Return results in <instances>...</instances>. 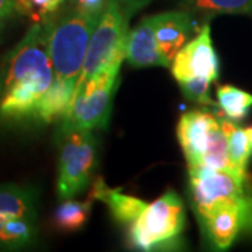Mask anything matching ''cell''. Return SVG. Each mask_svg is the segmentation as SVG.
Segmentation results:
<instances>
[{"label": "cell", "instance_id": "1", "mask_svg": "<svg viewBox=\"0 0 252 252\" xmlns=\"http://www.w3.org/2000/svg\"><path fill=\"white\" fill-rule=\"evenodd\" d=\"M54 79L45 31L35 23L0 63V119L17 122L34 117L38 101Z\"/></svg>", "mask_w": 252, "mask_h": 252}, {"label": "cell", "instance_id": "2", "mask_svg": "<svg viewBox=\"0 0 252 252\" xmlns=\"http://www.w3.org/2000/svg\"><path fill=\"white\" fill-rule=\"evenodd\" d=\"M150 0H108L91 34L87 54L76 81L74 93L84 89L93 79L105 72L112 63L125 59L129 21Z\"/></svg>", "mask_w": 252, "mask_h": 252}, {"label": "cell", "instance_id": "3", "mask_svg": "<svg viewBox=\"0 0 252 252\" xmlns=\"http://www.w3.org/2000/svg\"><path fill=\"white\" fill-rule=\"evenodd\" d=\"M99 16L74 6L59 10L42 24L55 77L76 84Z\"/></svg>", "mask_w": 252, "mask_h": 252}, {"label": "cell", "instance_id": "4", "mask_svg": "<svg viewBox=\"0 0 252 252\" xmlns=\"http://www.w3.org/2000/svg\"><path fill=\"white\" fill-rule=\"evenodd\" d=\"M189 189L195 213L217 202H230L243 213L244 234L252 235V178L248 172L192 167Z\"/></svg>", "mask_w": 252, "mask_h": 252}, {"label": "cell", "instance_id": "5", "mask_svg": "<svg viewBox=\"0 0 252 252\" xmlns=\"http://www.w3.org/2000/svg\"><path fill=\"white\" fill-rule=\"evenodd\" d=\"M184 228V202L174 190H167L153 203H147L139 219L129 225V243L140 251L168 250L178 245Z\"/></svg>", "mask_w": 252, "mask_h": 252}, {"label": "cell", "instance_id": "6", "mask_svg": "<svg viewBox=\"0 0 252 252\" xmlns=\"http://www.w3.org/2000/svg\"><path fill=\"white\" fill-rule=\"evenodd\" d=\"M98 140L93 130L59 129L58 195L72 199L90 185L97 167Z\"/></svg>", "mask_w": 252, "mask_h": 252}, {"label": "cell", "instance_id": "7", "mask_svg": "<svg viewBox=\"0 0 252 252\" xmlns=\"http://www.w3.org/2000/svg\"><path fill=\"white\" fill-rule=\"evenodd\" d=\"M121 64L122 62L112 63L84 89L73 94L72 104L61 121V129H108L112 101L121 83Z\"/></svg>", "mask_w": 252, "mask_h": 252}, {"label": "cell", "instance_id": "8", "mask_svg": "<svg viewBox=\"0 0 252 252\" xmlns=\"http://www.w3.org/2000/svg\"><path fill=\"white\" fill-rule=\"evenodd\" d=\"M171 73L177 83L190 79H206L215 83L220 74V62L210 38V26L200 27L198 35L187 42L171 62Z\"/></svg>", "mask_w": 252, "mask_h": 252}, {"label": "cell", "instance_id": "9", "mask_svg": "<svg viewBox=\"0 0 252 252\" xmlns=\"http://www.w3.org/2000/svg\"><path fill=\"white\" fill-rule=\"evenodd\" d=\"M195 215L203 235L217 251L228 250L238 234H244L243 213L230 202H217Z\"/></svg>", "mask_w": 252, "mask_h": 252}, {"label": "cell", "instance_id": "10", "mask_svg": "<svg viewBox=\"0 0 252 252\" xmlns=\"http://www.w3.org/2000/svg\"><path fill=\"white\" fill-rule=\"evenodd\" d=\"M217 122L219 118L206 111H190L180 118L177 135L189 168L202 164L209 133Z\"/></svg>", "mask_w": 252, "mask_h": 252}, {"label": "cell", "instance_id": "11", "mask_svg": "<svg viewBox=\"0 0 252 252\" xmlns=\"http://www.w3.org/2000/svg\"><path fill=\"white\" fill-rule=\"evenodd\" d=\"M125 59L136 69L154 66L171 67V63L164 58L157 44L153 16L144 17L129 32Z\"/></svg>", "mask_w": 252, "mask_h": 252}, {"label": "cell", "instance_id": "12", "mask_svg": "<svg viewBox=\"0 0 252 252\" xmlns=\"http://www.w3.org/2000/svg\"><path fill=\"white\" fill-rule=\"evenodd\" d=\"M154 31L158 48L171 63L175 55L188 42L193 21L188 11H165L154 14Z\"/></svg>", "mask_w": 252, "mask_h": 252}, {"label": "cell", "instance_id": "13", "mask_svg": "<svg viewBox=\"0 0 252 252\" xmlns=\"http://www.w3.org/2000/svg\"><path fill=\"white\" fill-rule=\"evenodd\" d=\"M89 199L105 203L112 217L122 225L133 224L147 206V203L142 199L125 195L119 189L109 188L102 178L94 181Z\"/></svg>", "mask_w": 252, "mask_h": 252}, {"label": "cell", "instance_id": "14", "mask_svg": "<svg viewBox=\"0 0 252 252\" xmlns=\"http://www.w3.org/2000/svg\"><path fill=\"white\" fill-rule=\"evenodd\" d=\"M38 189L21 184L0 185V230L21 216H38Z\"/></svg>", "mask_w": 252, "mask_h": 252}, {"label": "cell", "instance_id": "15", "mask_svg": "<svg viewBox=\"0 0 252 252\" xmlns=\"http://www.w3.org/2000/svg\"><path fill=\"white\" fill-rule=\"evenodd\" d=\"M76 84L55 77L49 89L42 94L34 111V119L42 124H52L55 119H62L72 104Z\"/></svg>", "mask_w": 252, "mask_h": 252}, {"label": "cell", "instance_id": "16", "mask_svg": "<svg viewBox=\"0 0 252 252\" xmlns=\"http://www.w3.org/2000/svg\"><path fill=\"white\" fill-rule=\"evenodd\" d=\"M91 199L77 202L73 199H63L52 213V224L61 233H76L87 223L90 217Z\"/></svg>", "mask_w": 252, "mask_h": 252}, {"label": "cell", "instance_id": "17", "mask_svg": "<svg viewBox=\"0 0 252 252\" xmlns=\"http://www.w3.org/2000/svg\"><path fill=\"white\" fill-rule=\"evenodd\" d=\"M220 126L228 137V154L234 171L247 172L248 160L252 154V144L244 127L227 118H219Z\"/></svg>", "mask_w": 252, "mask_h": 252}, {"label": "cell", "instance_id": "18", "mask_svg": "<svg viewBox=\"0 0 252 252\" xmlns=\"http://www.w3.org/2000/svg\"><path fill=\"white\" fill-rule=\"evenodd\" d=\"M220 114L233 122H241L248 117L252 107V94L234 86H221L216 91Z\"/></svg>", "mask_w": 252, "mask_h": 252}, {"label": "cell", "instance_id": "19", "mask_svg": "<svg viewBox=\"0 0 252 252\" xmlns=\"http://www.w3.org/2000/svg\"><path fill=\"white\" fill-rule=\"evenodd\" d=\"M200 165L215 168V170H233L234 171L233 164L230 161V154H228V137L223 132L220 122H217L209 133L206 149H205Z\"/></svg>", "mask_w": 252, "mask_h": 252}, {"label": "cell", "instance_id": "20", "mask_svg": "<svg viewBox=\"0 0 252 252\" xmlns=\"http://www.w3.org/2000/svg\"><path fill=\"white\" fill-rule=\"evenodd\" d=\"M190 9L202 14H251L252 0H187Z\"/></svg>", "mask_w": 252, "mask_h": 252}, {"label": "cell", "instance_id": "21", "mask_svg": "<svg viewBox=\"0 0 252 252\" xmlns=\"http://www.w3.org/2000/svg\"><path fill=\"white\" fill-rule=\"evenodd\" d=\"M66 0H16V11L31 18L34 23L44 24L62 9Z\"/></svg>", "mask_w": 252, "mask_h": 252}, {"label": "cell", "instance_id": "22", "mask_svg": "<svg viewBox=\"0 0 252 252\" xmlns=\"http://www.w3.org/2000/svg\"><path fill=\"white\" fill-rule=\"evenodd\" d=\"M182 90V94L190 101H195L202 105H207V107H216L217 104L212 99L210 94H209V89L212 81L206 80V79H190L187 81H181L178 83Z\"/></svg>", "mask_w": 252, "mask_h": 252}, {"label": "cell", "instance_id": "23", "mask_svg": "<svg viewBox=\"0 0 252 252\" xmlns=\"http://www.w3.org/2000/svg\"><path fill=\"white\" fill-rule=\"evenodd\" d=\"M74 1L79 9L93 14H101L102 10L105 9L108 0H74Z\"/></svg>", "mask_w": 252, "mask_h": 252}, {"label": "cell", "instance_id": "24", "mask_svg": "<svg viewBox=\"0 0 252 252\" xmlns=\"http://www.w3.org/2000/svg\"><path fill=\"white\" fill-rule=\"evenodd\" d=\"M16 13V0H0V30Z\"/></svg>", "mask_w": 252, "mask_h": 252}, {"label": "cell", "instance_id": "25", "mask_svg": "<svg viewBox=\"0 0 252 252\" xmlns=\"http://www.w3.org/2000/svg\"><path fill=\"white\" fill-rule=\"evenodd\" d=\"M244 130H245V133H247V136H248V139H250V142H251V144H252V126L245 127Z\"/></svg>", "mask_w": 252, "mask_h": 252}]
</instances>
